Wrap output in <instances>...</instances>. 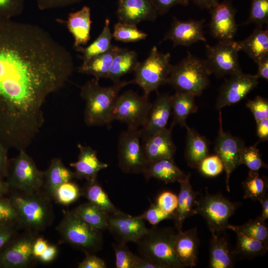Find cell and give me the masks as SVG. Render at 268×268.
Masks as SVG:
<instances>
[{"label": "cell", "instance_id": "6da1fadb", "mask_svg": "<svg viewBox=\"0 0 268 268\" xmlns=\"http://www.w3.org/2000/svg\"><path fill=\"white\" fill-rule=\"evenodd\" d=\"M73 67L70 53L41 27L0 20V144L26 150L44 124L46 99Z\"/></svg>", "mask_w": 268, "mask_h": 268}, {"label": "cell", "instance_id": "7a4b0ae2", "mask_svg": "<svg viewBox=\"0 0 268 268\" xmlns=\"http://www.w3.org/2000/svg\"><path fill=\"white\" fill-rule=\"evenodd\" d=\"M7 197L16 211L20 229L38 235L53 222L52 199L43 189L34 192L10 189Z\"/></svg>", "mask_w": 268, "mask_h": 268}, {"label": "cell", "instance_id": "3957f363", "mask_svg": "<svg viewBox=\"0 0 268 268\" xmlns=\"http://www.w3.org/2000/svg\"><path fill=\"white\" fill-rule=\"evenodd\" d=\"M133 83V80H119L110 86L100 85L99 79L87 81L80 89V96L85 101L84 120L88 126L109 125L113 121L112 115L120 91Z\"/></svg>", "mask_w": 268, "mask_h": 268}, {"label": "cell", "instance_id": "277c9868", "mask_svg": "<svg viewBox=\"0 0 268 268\" xmlns=\"http://www.w3.org/2000/svg\"><path fill=\"white\" fill-rule=\"evenodd\" d=\"M170 227L154 226L136 243L139 257L149 261L159 268H181L184 266L174 249L176 235Z\"/></svg>", "mask_w": 268, "mask_h": 268}, {"label": "cell", "instance_id": "5b68a950", "mask_svg": "<svg viewBox=\"0 0 268 268\" xmlns=\"http://www.w3.org/2000/svg\"><path fill=\"white\" fill-rule=\"evenodd\" d=\"M210 74L206 61L188 52L178 64L172 65L167 83L176 91L199 96L208 85Z\"/></svg>", "mask_w": 268, "mask_h": 268}, {"label": "cell", "instance_id": "8992f818", "mask_svg": "<svg viewBox=\"0 0 268 268\" xmlns=\"http://www.w3.org/2000/svg\"><path fill=\"white\" fill-rule=\"evenodd\" d=\"M63 242L86 254H95L101 250L103 238L101 232L85 223L73 209L65 211L56 227Z\"/></svg>", "mask_w": 268, "mask_h": 268}, {"label": "cell", "instance_id": "52a82bcc", "mask_svg": "<svg viewBox=\"0 0 268 268\" xmlns=\"http://www.w3.org/2000/svg\"><path fill=\"white\" fill-rule=\"evenodd\" d=\"M171 54L159 52L154 46L147 58L138 62L134 72L133 83L138 85L143 91V94L157 91L166 83L171 68Z\"/></svg>", "mask_w": 268, "mask_h": 268}, {"label": "cell", "instance_id": "ba28073f", "mask_svg": "<svg viewBox=\"0 0 268 268\" xmlns=\"http://www.w3.org/2000/svg\"><path fill=\"white\" fill-rule=\"evenodd\" d=\"M6 178L10 190L34 192L42 189L43 171L37 168L26 150H21L17 156L8 160Z\"/></svg>", "mask_w": 268, "mask_h": 268}, {"label": "cell", "instance_id": "9c48e42d", "mask_svg": "<svg viewBox=\"0 0 268 268\" xmlns=\"http://www.w3.org/2000/svg\"><path fill=\"white\" fill-rule=\"evenodd\" d=\"M240 205L220 195L206 192L204 196L196 199L195 209L204 218L211 234L218 235L227 229L229 218Z\"/></svg>", "mask_w": 268, "mask_h": 268}, {"label": "cell", "instance_id": "30bf717a", "mask_svg": "<svg viewBox=\"0 0 268 268\" xmlns=\"http://www.w3.org/2000/svg\"><path fill=\"white\" fill-rule=\"evenodd\" d=\"M151 106L148 95L128 90L117 97L112 120L126 124L128 129H138L145 124Z\"/></svg>", "mask_w": 268, "mask_h": 268}, {"label": "cell", "instance_id": "8fae6325", "mask_svg": "<svg viewBox=\"0 0 268 268\" xmlns=\"http://www.w3.org/2000/svg\"><path fill=\"white\" fill-rule=\"evenodd\" d=\"M140 131L128 129L119 135L118 143V165L126 173L143 174L149 161L140 144Z\"/></svg>", "mask_w": 268, "mask_h": 268}, {"label": "cell", "instance_id": "7c38bea8", "mask_svg": "<svg viewBox=\"0 0 268 268\" xmlns=\"http://www.w3.org/2000/svg\"><path fill=\"white\" fill-rule=\"evenodd\" d=\"M205 60L211 74L221 77L242 72L238 61L240 51L237 41H219L216 45H206Z\"/></svg>", "mask_w": 268, "mask_h": 268}, {"label": "cell", "instance_id": "4fadbf2b", "mask_svg": "<svg viewBox=\"0 0 268 268\" xmlns=\"http://www.w3.org/2000/svg\"><path fill=\"white\" fill-rule=\"evenodd\" d=\"M38 235L25 231L18 233L9 242L0 254V268H25L35 259L32 245Z\"/></svg>", "mask_w": 268, "mask_h": 268}, {"label": "cell", "instance_id": "5bb4252c", "mask_svg": "<svg viewBox=\"0 0 268 268\" xmlns=\"http://www.w3.org/2000/svg\"><path fill=\"white\" fill-rule=\"evenodd\" d=\"M219 114V129L215 141L214 150L223 163L226 173V189L229 192V178L232 172L240 165V154L245 144L241 138L224 131L221 111Z\"/></svg>", "mask_w": 268, "mask_h": 268}, {"label": "cell", "instance_id": "9a60e30c", "mask_svg": "<svg viewBox=\"0 0 268 268\" xmlns=\"http://www.w3.org/2000/svg\"><path fill=\"white\" fill-rule=\"evenodd\" d=\"M258 79L256 74H245L242 71L230 75L219 89L216 108L220 110L239 102L257 86Z\"/></svg>", "mask_w": 268, "mask_h": 268}, {"label": "cell", "instance_id": "2e32d148", "mask_svg": "<svg viewBox=\"0 0 268 268\" xmlns=\"http://www.w3.org/2000/svg\"><path fill=\"white\" fill-rule=\"evenodd\" d=\"M108 229L117 242L136 243L148 231L144 220L120 210L109 214Z\"/></svg>", "mask_w": 268, "mask_h": 268}, {"label": "cell", "instance_id": "e0dca14e", "mask_svg": "<svg viewBox=\"0 0 268 268\" xmlns=\"http://www.w3.org/2000/svg\"><path fill=\"white\" fill-rule=\"evenodd\" d=\"M209 24L212 36L219 41L233 40L237 30L236 8L229 0L219 2L209 9Z\"/></svg>", "mask_w": 268, "mask_h": 268}, {"label": "cell", "instance_id": "ac0fdd59", "mask_svg": "<svg viewBox=\"0 0 268 268\" xmlns=\"http://www.w3.org/2000/svg\"><path fill=\"white\" fill-rule=\"evenodd\" d=\"M203 23V20L181 21L174 17L161 43L171 40L174 47L177 46H189L201 41L205 42Z\"/></svg>", "mask_w": 268, "mask_h": 268}, {"label": "cell", "instance_id": "d6986e66", "mask_svg": "<svg viewBox=\"0 0 268 268\" xmlns=\"http://www.w3.org/2000/svg\"><path fill=\"white\" fill-rule=\"evenodd\" d=\"M116 14L119 21L135 25L158 15L150 0H118Z\"/></svg>", "mask_w": 268, "mask_h": 268}, {"label": "cell", "instance_id": "ffe728a7", "mask_svg": "<svg viewBox=\"0 0 268 268\" xmlns=\"http://www.w3.org/2000/svg\"><path fill=\"white\" fill-rule=\"evenodd\" d=\"M159 131L143 140L142 147L149 161L161 159H174L176 147L172 136V129Z\"/></svg>", "mask_w": 268, "mask_h": 268}, {"label": "cell", "instance_id": "44dd1931", "mask_svg": "<svg viewBox=\"0 0 268 268\" xmlns=\"http://www.w3.org/2000/svg\"><path fill=\"white\" fill-rule=\"evenodd\" d=\"M171 115V95L158 94L149 112L147 120L140 130L143 140L153 134L166 128Z\"/></svg>", "mask_w": 268, "mask_h": 268}, {"label": "cell", "instance_id": "7402d4cb", "mask_svg": "<svg viewBox=\"0 0 268 268\" xmlns=\"http://www.w3.org/2000/svg\"><path fill=\"white\" fill-rule=\"evenodd\" d=\"M200 240L196 227L176 234L174 249L175 254L184 267L197 265Z\"/></svg>", "mask_w": 268, "mask_h": 268}, {"label": "cell", "instance_id": "603a6c76", "mask_svg": "<svg viewBox=\"0 0 268 268\" xmlns=\"http://www.w3.org/2000/svg\"><path fill=\"white\" fill-rule=\"evenodd\" d=\"M77 146L79 150L78 160L69 164L75 169V178L87 181L97 178L98 173L106 168L108 164L99 160L97 151L91 146L80 143Z\"/></svg>", "mask_w": 268, "mask_h": 268}, {"label": "cell", "instance_id": "cb8c5ba5", "mask_svg": "<svg viewBox=\"0 0 268 268\" xmlns=\"http://www.w3.org/2000/svg\"><path fill=\"white\" fill-rule=\"evenodd\" d=\"M68 31L74 39V48L86 45L90 39L91 23L90 8L84 5L80 10L70 12L66 21Z\"/></svg>", "mask_w": 268, "mask_h": 268}, {"label": "cell", "instance_id": "d4e9b609", "mask_svg": "<svg viewBox=\"0 0 268 268\" xmlns=\"http://www.w3.org/2000/svg\"><path fill=\"white\" fill-rule=\"evenodd\" d=\"M190 174L185 180L179 182L180 190L178 197L177 206L173 213V219L178 231L182 230L185 220L197 214L195 202L199 194L195 191L190 182Z\"/></svg>", "mask_w": 268, "mask_h": 268}, {"label": "cell", "instance_id": "484cf974", "mask_svg": "<svg viewBox=\"0 0 268 268\" xmlns=\"http://www.w3.org/2000/svg\"><path fill=\"white\" fill-rule=\"evenodd\" d=\"M143 174L147 180L153 178L167 184L185 180L190 174H185L174 159L165 158L149 162Z\"/></svg>", "mask_w": 268, "mask_h": 268}, {"label": "cell", "instance_id": "4316f807", "mask_svg": "<svg viewBox=\"0 0 268 268\" xmlns=\"http://www.w3.org/2000/svg\"><path fill=\"white\" fill-rule=\"evenodd\" d=\"M75 178L74 172L66 167L60 158H53L48 168L43 171L42 189L53 199L56 189L60 185Z\"/></svg>", "mask_w": 268, "mask_h": 268}, {"label": "cell", "instance_id": "83f0119b", "mask_svg": "<svg viewBox=\"0 0 268 268\" xmlns=\"http://www.w3.org/2000/svg\"><path fill=\"white\" fill-rule=\"evenodd\" d=\"M185 157L188 165L197 168L200 162L208 154L209 143L207 139L196 130L186 126Z\"/></svg>", "mask_w": 268, "mask_h": 268}, {"label": "cell", "instance_id": "f1b7e54d", "mask_svg": "<svg viewBox=\"0 0 268 268\" xmlns=\"http://www.w3.org/2000/svg\"><path fill=\"white\" fill-rule=\"evenodd\" d=\"M120 47L112 45L105 52L97 55L77 68L79 73L92 75L95 78H108L113 59Z\"/></svg>", "mask_w": 268, "mask_h": 268}, {"label": "cell", "instance_id": "f546056e", "mask_svg": "<svg viewBox=\"0 0 268 268\" xmlns=\"http://www.w3.org/2000/svg\"><path fill=\"white\" fill-rule=\"evenodd\" d=\"M237 43L240 51L246 53L256 63L268 55V31L262 27L257 26L249 37Z\"/></svg>", "mask_w": 268, "mask_h": 268}, {"label": "cell", "instance_id": "4dcf8cb0", "mask_svg": "<svg viewBox=\"0 0 268 268\" xmlns=\"http://www.w3.org/2000/svg\"><path fill=\"white\" fill-rule=\"evenodd\" d=\"M195 96L185 92L176 91L171 95V114L173 122L171 126L178 124L182 127L187 125L186 120L192 113L198 110Z\"/></svg>", "mask_w": 268, "mask_h": 268}, {"label": "cell", "instance_id": "1f68e13d", "mask_svg": "<svg viewBox=\"0 0 268 268\" xmlns=\"http://www.w3.org/2000/svg\"><path fill=\"white\" fill-rule=\"evenodd\" d=\"M138 62L135 51L120 48L113 59L108 78L114 82L120 80L125 75L133 72Z\"/></svg>", "mask_w": 268, "mask_h": 268}, {"label": "cell", "instance_id": "d6a6232c", "mask_svg": "<svg viewBox=\"0 0 268 268\" xmlns=\"http://www.w3.org/2000/svg\"><path fill=\"white\" fill-rule=\"evenodd\" d=\"M81 195L86 198L89 202L108 214L119 210L113 204L97 178L87 181L81 190Z\"/></svg>", "mask_w": 268, "mask_h": 268}, {"label": "cell", "instance_id": "836d02e7", "mask_svg": "<svg viewBox=\"0 0 268 268\" xmlns=\"http://www.w3.org/2000/svg\"><path fill=\"white\" fill-rule=\"evenodd\" d=\"M112 33L110 28V20L106 18L102 31L94 41L86 47L79 46L75 48L76 51L82 54V64L87 63L92 58L109 50L112 45Z\"/></svg>", "mask_w": 268, "mask_h": 268}, {"label": "cell", "instance_id": "e575fe53", "mask_svg": "<svg viewBox=\"0 0 268 268\" xmlns=\"http://www.w3.org/2000/svg\"><path fill=\"white\" fill-rule=\"evenodd\" d=\"M233 264L232 257L226 239L217 234H212L209 267L230 268L232 267Z\"/></svg>", "mask_w": 268, "mask_h": 268}, {"label": "cell", "instance_id": "d590c367", "mask_svg": "<svg viewBox=\"0 0 268 268\" xmlns=\"http://www.w3.org/2000/svg\"><path fill=\"white\" fill-rule=\"evenodd\" d=\"M73 210L91 227L101 231L108 229L109 214L91 202L80 204Z\"/></svg>", "mask_w": 268, "mask_h": 268}, {"label": "cell", "instance_id": "8d00e7d4", "mask_svg": "<svg viewBox=\"0 0 268 268\" xmlns=\"http://www.w3.org/2000/svg\"><path fill=\"white\" fill-rule=\"evenodd\" d=\"M242 185L244 191V199L260 201L267 196V180L261 177L258 172L249 171Z\"/></svg>", "mask_w": 268, "mask_h": 268}, {"label": "cell", "instance_id": "74e56055", "mask_svg": "<svg viewBox=\"0 0 268 268\" xmlns=\"http://www.w3.org/2000/svg\"><path fill=\"white\" fill-rule=\"evenodd\" d=\"M237 240L235 253L248 257L264 255L268 250V245L255 238L237 232Z\"/></svg>", "mask_w": 268, "mask_h": 268}, {"label": "cell", "instance_id": "f35d334b", "mask_svg": "<svg viewBox=\"0 0 268 268\" xmlns=\"http://www.w3.org/2000/svg\"><path fill=\"white\" fill-rule=\"evenodd\" d=\"M227 229H231L235 232L242 233L268 245V228L265 221L263 220L259 216L250 219L241 225L229 224Z\"/></svg>", "mask_w": 268, "mask_h": 268}, {"label": "cell", "instance_id": "ab89813d", "mask_svg": "<svg viewBox=\"0 0 268 268\" xmlns=\"http://www.w3.org/2000/svg\"><path fill=\"white\" fill-rule=\"evenodd\" d=\"M112 36L116 41L131 43L145 39L147 34L137 28L136 25L119 21L114 26Z\"/></svg>", "mask_w": 268, "mask_h": 268}, {"label": "cell", "instance_id": "60d3db41", "mask_svg": "<svg viewBox=\"0 0 268 268\" xmlns=\"http://www.w3.org/2000/svg\"><path fill=\"white\" fill-rule=\"evenodd\" d=\"M81 195V190L74 182L68 181L60 185L56 190L53 199L64 205L76 201Z\"/></svg>", "mask_w": 268, "mask_h": 268}, {"label": "cell", "instance_id": "b9f144b4", "mask_svg": "<svg viewBox=\"0 0 268 268\" xmlns=\"http://www.w3.org/2000/svg\"><path fill=\"white\" fill-rule=\"evenodd\" d=\"M257 144L258 142L250 146L245 145L240 154V164H244L250 171L255 172H259L262 168H268L261 158L259 149L257 147Z\"/></svg>", "mask_w": 268, "mask_h": 268}, {"label": "cell", "instance_id": "7bdbcfd3", "mask_svg": "<svg viewBox=\"0 0 268 268\" xmlns=\"http://www.w3.org/2000/svg\"><path fill=\"white\" fill-rule=\"evenodd\" d=\"M268 22V0H252L250 16L245 24L253 23L262 27Z\"/></svg>", "mask_w": 268, "mask_h": 268}, {"label": "cell", "instance_id": "ee69618b", "mask_svg": "<svg viewBox=\"0 0 268 268\" xmlns=\"http://www.w3.org/2000/svg\"><path fill=\"white\" fill-rule=\"evenodd\" d=\"M116 255V268H134L136 255L126 245V243H113Z\"/></svg>", "mask_w": 268, "mask_h": 268}, {"label": "cell", "instance_id": "f6af8a7d", "mask_svg": "<svg viewBox=\"0 0 268 268\" xmlns=\"http://www.w3.org/2000/svg\"><path fill=\"white\" fill-rule=\"evenodd\" d=\"M204 176L213 177L224 170V166L220 158L216 154L207 156L199 164L198 168Z\"/></svg>", "mask_w": 268, "mask_h": 268}, {"label": "cell", "instance_id": "bcb514c9", "mask_svg": "<svg viewBox=\"0 0 268 268\" xmlns=\"http://www.w3.org/2000/svg\"><path fill=\"white\" fill-rule=\"evenodd\" d=\"M25 0H0V20H10L20 15L24 8Z\"/></svg>", "mask_w": 268, "mask_h": 268}, {"label": "cell", "instance_id": "7dc6e473", "mask_svg": "<svg viewBox=\"0 0 268 268\" xmlns=\"http://www.w3.org/2000/svg\"><path fill=\"white\" fill-rule=\"evenodd\" d=\"M0 223L14 225L20 229L16 211L7 196L0 198Z\"/></svg>", "mask_w": 268, "mask_h": 268}, {"label": "cell", "instance_id": "c3c4849f", "mask_svg": "<svg viewBox=\"0 0 268 268\" xmlns=\"http://www.w3.org/2000/svg\"><path fill=\"white\" fill-rule=\"evenodd\" d=\"M246 106L252 113L256 123L268 118L267 98L257 96L254 99L248 100Z\"/></svg>", "mask_w": 268, "mask_h": 268}, {"label": "cell", "instance_id": "681fc988", "mask_svg": "<svg viewBox=\"0 0 268 268\" xmlns=\"http://www.w3.org/2000/svg\"><path fill=\"white\" fill-rule=\"evenodd\" d=\"M138 216L153 225H156L164 220L173 219V214L164 211L156 203H152L147 209Z\"/></svg>", "mask_w": 268, "mask_h": 268}, {"label": "cell", "instance_id": "f907efd6", "mask_svg": "<svg viewBox=\"0 0 268 268\" xmlns=\"http://www.w3.org/2000/svg\"><path fill=\"white\" fill-rule=\"evenodd\" d=\"M178 203V197L169 191H164L158 197L156 204L164 211L173 214Z\"/></svg>", "mask_w": 268, "mask_h": 268}, {"label": "cell", "instance_id": "816d5d0a", "mask_svg": "<svg viewBox=\"0 0 268 268\" xmlns=\"http://www.w3.org/2000/svg\"><path fill=\"white\" fill-rule=\"evenodd\" d=\"M18 229L19 227L14 225L0 223V254L17 234Z\"/></svg>", "mask_w": 268, "mask_h": 268}, {"label": "cell", "instance_id": "f5cc1de1", "mask_svg": "<svg viewBox=\"0 0 268 268\" xmlns=\"http://www.w3.org/2000/svg\"><path fill=\"white\" fill-rule=\"evenodd\" d=\"M158 15H163L177 5L186 6L189 0H150Z\"/></svg>", "mask_w": 268, "mask_h": 268}, {"label": "cell", "instance_id": "db71d44e", "mask_svg": "<svg viewBox=\"0 0 268 268\" xmlns=\"http://www.w3.org/2000/svg\"><path fill=\"white\" fill-rule=\"evenodd\" d=\"M85 258L78 265V268H106L105 262L94 254H86Z\"/></svg>", "mask_w": 268, "mask_h": 268}, {"label": "cell", "instance_id": "11a10c76", "mask_svg": "<svg viewBox=\"0 0 268 268\" xmlns=\"http://www.w3.org/2000/svg\"><path fill=\"white\" fill-rule=\"evenodd\" d=\"M36 1L40 10L62 7L76 3V0H36Z\"/></svg>", "mask_w": 268, "mask_h": 268}, {"label": "cell", "instance_id": "9f6ffc18", "mask_svg": "<svg viewBox=\"0 0 268 268\" xmlns=\"http://www.w3.org/2000/svg\"><path fill=\"white\" fill-rule=\"evenodd\" d=\"M48 245L49 244L46 240L37 235L35 238L32 245V255L34 258L38 259Z\"/></svg>", "mask_w": 268, "mask_h": 268}, {"label": "cell", "instance_id": "6f0895ef", "mask_svg": "<svg viewBox=\"0 0 268 268\" xmlns=\"http://www.w3.org/2000/svg\"><path fill=\"white\" fill-rule=\"evenodd\" d=\"M8 149L0 144V178H6L7 171L8 159L7 158Z\"/></svg>", "mask_w": 268, "mask_h": 268}, {"label": "cell", "instance_id": "680465c9", "mask_svg": "<svg viewBox=\"0 0 268 268\" xmlns=\"http://www.w3.org/2000/svg\"><path fill=\"white\" fill-rule=\"evenodd\" d=\"M58 248L54 245H49L45 251L39 257L38 260L44 263L52 262L58 254Z\"/></svg>", "mask_w": 268, "mask_h": 268}, {"label": "cell", "instance_id": "91938a15", "mask_svg": "<svg viewBox=\"0 0 268 268\" xmlns=\"http://www.w3.org/2000/svg\"><path fill=\"white\" fill-rule=\"evenodd\" d=\"M257 123V134L261 141L268 139V118L261 120Z\"/></svg>", "mask_w": 268, "mask_h": 268}, {"label": "cell", "instance_id": "94428289", "mask_svg": "<svg viewBox=\"0 0 268 268\" xmlns=\"http://www.w3.org/2000/svg\"><path fill=\"white\" fill-rule=\"evenodd\" d=\"M258 65V72L256 74L259 78L268 80V55L263 57L257 63Z\"/></svg>", "mask_w": 268, "mask_h": 268}, {"label": "cell", "instance_id": "6125c7cd", "mask_svg": "<svg viewBox=\"0 0 268 268\" xmlns=\"http://www.w3.org/2000/svg\"><path fill=\"white\" fill-rule=\"evenodd\" d=\"M134 268H159V267L152 262L136 256Z\"/></svg>", "mask_w": 268, "mask_h": 268}, {"label": "cell", "instance_id": "be15d7a7", "mask_svg": "<svg viewBox=\"0 0 268 268\" xmlns=\"http://www.w3.org/2000/svg\"><path fill=\"white\" fill-rule=\"evenodd\" d=\"M201 8L210 9L218 3V0H189Z\"/></svg>", "mask_w": 268, "mask_h": 268}, {"label": "cell", "instance_id": "e7e4bbea", "mask_svg": "<svg viewBox=\"0 0 268 268\" xmlns=\"http://www.w3.org/2000/svg\"><path fill=\"white\" fill-rule=\"evenodd\" d=\"M262 206V212L260 218L265 221L268 218V198L267 195L259 201Z\"/></svg>", "mask_w": 268, "mask_h": 268}, {"label": "cell", "instance_id": "03108f58", "mask_svg": "<svg viewBox=\"0 0 268 268\" xmlns=\"http://www.w3.org/2000/svg\"><path fill=\"white\" fill-rule=\"evenodd\" d=\"M9 191L10 188L7 182L0 178V198L7 196Z\"/></svg>", "mask_w": 268, "mask_h": 268}, {"label": "cell", "instance_id": "003e7915", "mask_svg": "<svg viewBox=\"0 0 268 268\" xmlns=\"http://www.w3.org/2000/svg\"><path fill=\"white\" fill-rule=\"evenodd\" d=\"M82 0H76V2L77 3V2H80V1H82Z\"/></svg>", "mask_w": 268, "mask_h": 268}]
</instances>
